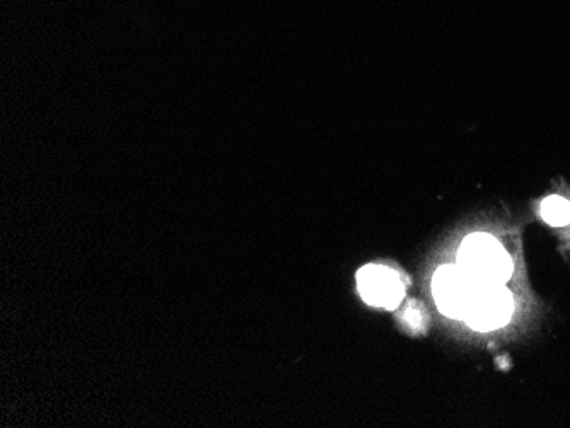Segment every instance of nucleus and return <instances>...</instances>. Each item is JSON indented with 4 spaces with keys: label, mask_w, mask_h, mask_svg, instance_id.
Masks as SVG:
<instances>
[{
    "label": "nucleus",
    "mask_w": 570,
    "mask_h": 428,
    "mask_svg": "<svg viewBox=\"0 0 570 428\" xmlns=\"http://www.w3.org/2000/svg\"><path fill=\"white\" fill-rule=\"evenodd\" d=\"M458 267L482 286H505L512 275V260L494 236L470 235L461 245Z\"/></svg>",
    "instance_id": "f257e3e1"
},
{
    "label": "nucleus",
    "mask_w": 570,
    "mask_h": 428,
    "mask_svg": "<svg viewBox=\"0 0 570 428\" xmlns=\"http://www.w3.org/2000/svg\"><path fill=\"white\" fill-rule=\"evenodd\" d=\"M512 312L514 297L504 286L476 283L463 319L473 330L492 331L508 325Z\"/></svg>",
    "instance_id": "f03ea898"
},
{
    "label": "nucleus",
    "mask_w": 570,
    "mask_h": 428,
    "mask_svg": "<svg viewBox=\"0 0 570 428\" xmlns=\"http://www.w3.org/2000/svg\"><path fill=\"white\" fill-rule=\"evenodd\" d=\"M475 287V280L470 279L458 265L439 268L432 280V293L439 311L450 318L463 319Z\"/></svg>",
    "instance_id": "7ed1b4c3"
},
{
    "label": "nucleus",
    "mask_w": 570,
    "mask_h": 428,
    "mask_svg": "<svg viewBox=\"0 0 570 428\" xmlns=\"http://www.w3.org/2000/svg\"><path fill=\"white\" fill-rule=\"evenodd\" d=\"M357 287L367 305L383 309H396L405 297V283L393 268L367 265L358 270Z\"/></svg>",
    "instance_id": "20e7f679"
},
{
    "label": "nucleus",
    "mask_w": 570,
    "mask_h": 428,
    "mask_svg": "<svg viewBox=\"0 0 570 428\" xmlns=\"http://www.w3.org/2000/svg\"><path fill=\"white\" fill-rule=\"evenodd\" d=\"M541 216L550 226L562 228V226H567L570 222V201L553 195V197L547 198L541 203Z\"/></svg>",
    "instance_id": "39448f33"
}]
</instances>
